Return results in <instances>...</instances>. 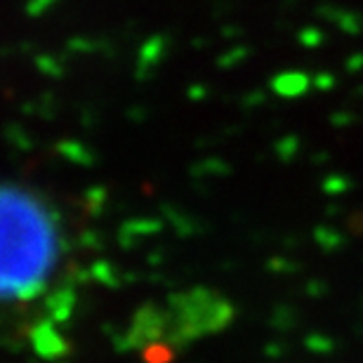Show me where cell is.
Returning <instances> with one entry per match:
<instances>
[{"label": "cell", "mask_w": 363, "mask_h": 363, "mask_svg": "<svg viewBox=\"0 0 363 363\" xmlns=\"http://www.w3.org/2000/svg\"><path fill=\"white\" fill-rule=\"evenodd\" d=\"M71 241L45 196L0 179V314L52 300L69 276Z\"/></svg>", "instance_id": "obj_1"}]
</instances>
